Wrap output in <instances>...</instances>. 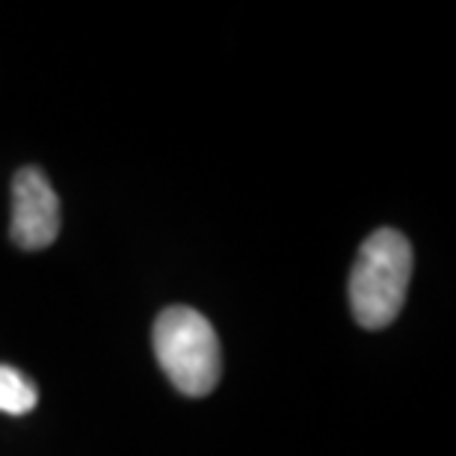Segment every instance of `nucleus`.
Listing matches in <instances>:
<instances>
[{"label": "nucleus", "instance_id": "1", "mask_svg": "<svg viewBox=\"0 0 456 456\" xmlns=\"http://www.w3.org/2000/svg\"><path fill=\"white\" fill-rule=\"evenodd\" d=\"M412 279V246L395 228H379L362 243L350 273V308L364 330L397 321Z\"/></svg>", "mask_w": 456, "mask_h": 456}, {"label": "nucleus", "instance_id": "2", "mask_svg": "<svg viewBox=\"0 0 456 456\" xmlns=\"http://www.w3.org/2000/svg\"><path fill=\"white\" fill-rule=\"evenodd\" d=\"M154 355L169 382L187 397L211 395L223 373L220 338L196 308L172 305L154 321Z\"/></svg>", "mask_w": 456, "mask_h": 456}, {"label": "nucleus", "instance_id": "3", "mask_svg": "<svg viewBox=\"0 0 456 456\" xmlns=\"http://www.w3.org/2000/svg\"><path fill=\"white\" fill-rule=\"evenodd\" d=\"M60 225V199L48 175L36 167L18 169L12 178V223H9V234L18 249H48L57 240Z\"/></svg>", "mask_w": 456, "mask_h": 456}, {"label": "nucleus", "instance_id": "4", "mask_svg": "<svg viewBox=\"0 0 456 456\" xmlns=\"http://www.w3.org/2000/svg\"><path fill=\"white\" fill-rule=\"evenodd\" d=\"M39 403V391L12 364H0V412L27 415Z\"/></svg>", "mask_w": 456, "mask_h": 456}]
</instances>
